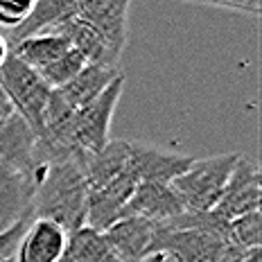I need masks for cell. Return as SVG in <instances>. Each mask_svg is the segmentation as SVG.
<instances>
[{
  "label": "cell",
  "instance_id": "44dd1931",
  "mask_svg": "<svg viewBox=\"0 0 262 262\" xmlns=\"http://www.w3.org/2000/svg\"><path fill=\"white\" fill-rule=\"evenodd\" d=\"M32 0H0V27L16 30L32 12Z\"/></svg>",
  "mask_w": 262,
  "mask_h": 262
},
{
  "label": "cell",
  "instance_id": "4fadbf2b",
  "mask_svg": "<svg viewBox=\"0 0 262 262\" xmlns=\"http://www.w3.org/2000/svg\"><path fill=\"white\" fill-rule=\"evenodd\" d=\"M181 212H185V208L170 185L138 183L134 194H131V199L124 206L120 220L122 217H143L147 222L165 224L174 220V217H179Z\"/></svg>",
  "mask_w": 262,
  "mask_h": 262
},
{
  "label": "cell",
  "instance_id": "d6986e66",
  "mask_svg": "<svg viewBox=\"0 0 262 262\" xmlns=\"http://www.w3.org/2000/svg\"><path fill=\"white\" fill-rule=\"evenodd\" d=\"M228 244L237 247L239 251L260 249L262 244V215L260 212H249L237 220L228 222Z\"/></svg>",
  "mask_w": 262,
  "mask_h": 262
},
{
  "label": "cell",
  "instance_id": "603a6c76",
  "mask_svg": "<svg viewBox=\"0 0 262 262\" xmlns=\"http://www.w3.org/2000/svg\"><path fill=\"white\" fill-rule=\"evenodd\" d=\"M206 7H217V9H231V12H242V14H251L258 18L262 12L260 0H249V3H212V0H206Z\"/></svg>",
  "mask_w": 262,
  "mask_h": 262
},
{
  "label": "cell",
  "instance_id": "7a4b0ae2",
  "mask_svg": "<svg viewBox=\"0 0 262 262\" xmlns=\"http://www.w3.org/2000/svg\"><path fill=\"white\" fill-rule=\"evenodd\" d=\"M237 158L239 154L235 151L194 158L192 165L170 183L183 208L190 212H210L215 208Z\"/></svg>",
  "mask_w": 262,
  "mask_h": 262
},
{
  "label": "cell",
  "instance_id": "7c38bea8",
  "mask_svg": "<svg viewBox=\"0 0 262 262\" xmlns=\"http://www.w3.org/2000/svg\"><path fill=\"white\" fill-rule=\"evenodd\" d=\"M68 233L48 220H32L14 251L12 262H61Z\"/></svg>",
  "mask_w": 262,
  "mask_h": 262
},
{
  "label": "cell",
  "instance_id": "e0dca14e",
  "mask_svg": "<svg viewBox=\"0 0 262 262\" xmlns=\"http://www.w3.org/2000/svg\"><path fill=\"white\" fill-rule=\"evenodd\" d=\"M70 48L73 46L68 43V39H63L59 34H36L12 46L9 52L16 59H20L25 66H30L32 70L41 73L43 68H48L50 63L57 61L59 57H63Z\"/></svg>",
  "mask_w": 262,
  "mask_h": 262
},
{
  "label": "cell",
  "instance_id": "277c9868",
  "mask_svg": "<svg viewBox=\"0 0 262 262\" xmlns=\"http://www.w3.org/2000/svg\"><path fill=\"white\" fill-rule=\"evenodd\" d=\"M124 89V75H120L102 91L100 97L91 104L81 106L75 113V145L84 154H97L108 145L111 136L113 113L118 108V102L122 97Z\"/></svg>",
  "mask_w": 262,
  "mask_h": 262
},
{
  "label": "cell",
  "instance_id": "2e32d148",
  "mask_svg": "<svg viewBox=\"0 0 262 262\" xmlns=\"http://www.w3.org/2000/svg\"><path fill=\"white\" fill-rule=\"evenodd\" d=\"M75 9V0H39L32 5L30 16L20 23L16 30L9 32V36L5 39L7 48L16 46V43L30 39L36 34H48L59 20H63L66 16Z\"/></svg>",
  "mask_w": 262,
  "mask_h": 262
},
{
  "label": "cell",
  "instance_id": "8fae6325",
  "mask_svg": "<svg viewBox=\"0 0 262 262\" xmlns=\"http://www.w3.org/2000/svg\"><path fill=\"white\" fill-rule=\"evenodd\" d=\"M136 185L138 183L134 181V177L129 172H124L122 177L113 179L111 183L89 190V196H86V226L95 228L100 233L111 228L120 220Z\"/></svg>",
  "mask_w": 262,
  "mask_h": 262
},
{
  "label": "cell",
  "instance_id": "ac0fdd59",
  "mask_svg": "<svg viewBox=\"0 0 262 262\" xmlns=\"http://www.w3.org/2000/svg\"><path fill=\"white\" fill-rule=\"evenodd\" d=\"M61 262H120L108 247L104 233L91 226L73 231L66 239V251Z\"/></svg>",
  "mask_w": 262,
  "mask_h": 262
},
{
  "label": "cell",
  "instance_id": "3957f363",
  "mask_svg": "<svg viewBox=\"0 0 262 262\" xmlns=\"http://www.w3.org/2000/svg\"><path fill=\"white\" fill-rule=\"evenodd\" d=\"M0 91L12 111L34 131V136H39L43 129V111L52 95V89L41 75L9 52L0 68Z\"/></svg>",
  "mask_w": 262,
  "mask_h": 262
},
{
  "label": "cell",
  "instance_id": "7402d4cb",
  "mask_svg": "<svg viewBox=\"0 0 262 262\" xmlns=\"http://www.w3.org/2000/svg\"><path fill=\"white\" fill-rule=\"evenodd\" d=\"M30 222H23V224H16L14 228H9V231L0 233V262H7L14 258V251L18 247V239L23 237L25 228Z\"/></svg>",
  "mask_w": 262,
  "mask_h": 262
},
{
  "label": "cell",
  "instance_id": "d4e9b609",
  "mask_svg": "<svg viewBox=\"0 0 262 262\" xmlns=\"http://www.w3.org/2000/svg\"><path fill=\"white\" fill-rule=\"evenodd\" d=\"M7 54H9V48H7V43H5V36L0 34V68H3V63H5V59H7Z\"/></svg>",
  "mask_w": 262,
  "mask_h": 262
},
{
  "label": "cell",
  "instance_id": "ffe728a7",
  "mask_svg": "<svg viewBox=\"0 0 262 262\" xmlns=\"http://www.w3.org/2000/svg\"><path fill=\"white\" fill-rule=\"evenodd\" d=\"M84 66H86L84 57H81L75 48H70L63 57H59L54 63H50L48 68H43L39 75L52 91H57V89H61V86L68 84V81L73 79Z\"/></svg>",
  "mask_w": 262,
  "mask_h": 262
},
{
  "label": "cell",
  "instance_id": "4316f807",
  "mask_svg": "<svg viewBox=\"0 0 262 262\" xmlns=\"http://www.w3.org/2000/svg\"><path fill=\"white\" fill-rule=\"evenodd\" d=\"M7 262H12V260H7Z\"/></svg>",
  "mask_w": 262,
  "mask_h": 262
},
{
  "label": "cell",
  "instance_id": "9a60e30c",
  "mask_svg": "<svg viewBox=\"0 0 262 262\" xmlns=\"http://www.w3.org/2000/svg\"><path fill=\"white\" fill-rule=\"evenodd\" d=\"M129 158V140H108V145L97 154L84 156V177L89 190L102 188L113 179L127 172Z\"/></svg>",
  "mask_w": 262,
  "mask_h": 262
},
{
  "label": "cell",
  "instance_id": "5b68a950",
  "mask_svg": "<svg viewBox=\"0 0 262 262\" xmlns=\"http://www.w3.org/2000/svg\"><path fill=\"white\" fill-rule=\"evenodd\" d=\"M226 237L208 231H174L158 224L154 253L165 262H220L226 251Z\"/></svg>",
  "mask_w": 262,
  "mask_h": 262
},
{
  "label": "cell",
  "instance_id": "52a82bcc",
  "mask_svg": "<svg viewBox=\"0 0 262 262\" xmlns=\"http://www.w3.org/2000/svg\"><path fill=\"white\" fill-rule=\"evenodd\" d=\"M194 158L179 154L172 149H163L154 143L134 140L129 143L127 172L134 177L136 183H163L170 185L177 177L192 165Z\"/></svg>",
  "mask_w": 262,
  "mask_h": 262
},
{
  "label": "cell",
  "instance_id": "30bf717a",
  "mask_svg": "<svg viewBox=\"0 0 262 262\" xmlns=\"http://www.w3.org/2000/svg\"><path fill=\"white\" fill-rule=\"evenodd\" d=\"M158 224L143 217H122L104 231L113 255L120 262H145L154 253Z\"/></svg>",
  "mask_w": 262,
  "mask_h": 262
},
{
  "label": "cell",
  "instance_id": "8992f818",
  "mask_svg": "<svg viewBox=\"0 0 262 262\" xmlns=\"http://www.w3.org/2000/svg\"><path fill=\"white\" fill-rule=\"evenodd\" d=\"M262 177L260 167L253 158H247L239 154L235 167H233L231 177L226 181V188L222 192V199L217 201V206L210 212L215 217H220L222 222L237 220L249 212H260L262 204Z\"/></svg>",
  "mask_w": 262,
  "mask_h": 262
},
{
  "label": "cell",
  "instance_id": "9c48e42d",
  "mask_svg": "<svg viewBox=\"0 0 262 262\" xmlns=\"http://www.w3.org/2000/svg\"><path fill=\"white\" fill-rule=\"evenodd\" d=\"M36 179L16 167L0 165V233L14 228L16 224L32 222V199Z\"/></svg>",
  "mask_w": 262,
  "mask_h": 262
},
{
  "label": "cell",
  "instance_id": "5bb4252c",
  "mask_svg": "<svg viewBox=\"0 0 262 262\" xmlns=\"http://www.w3.org/2000/svg\"><path fill=\"white\" fill-rule=\"evenodd\" d=\"M120 75H122L120 68H106V66L86 63L68 84L61 86V89H57V93L75 108V111H79L81 106L91 104L95 97H100L102 91H104L116 77H120Z\"/></svg>",
  "mask_w": 262,
  "mask_h": 262
},
{
  "label": "cell",
  "instance_id": "ba28073f",
  "mask_svg": "<svg viewBox=\"0 0 262 262\" xmlns=\"http://www.w3.org/2000/svg\"><path fill=\"white\" fill-rule=\"evenodd\" d=\"M129 12V0H77L75 9V14L86 20L118 57H122V50L127 46Z\"/></svg>",
  "mask_w": 262,
  "mask_h": 262
},
{
  "label": "cell",
  "instance_id": "6da1fadb",
  "mask_svg": "<svg viewBox=\"0 0 262 262\" xmlns=\"http://www.w3.org/2000/svg\"><path fill=\"white\" fill-rule=\"evenodd\" d=\"M84 156L48 165L34 190L32 220H48L63 228L68 235L86 226L89 185L84 177Z\"/></svg>",
  "mask_w": 262,
  "mask_h": 262
},
{
  "label": "cell",
  "instance_id": "cb8c5ba5",
  "mask_svg": "<svg viewBox=\"0 0 262 262\" xmlns=\"http://www.w3.org/2000/svg\"><path fill=\"white\" fill-rule=\"evenodd\" d=\"M242 262H262V249H249L242 253Z\"/></svg>",
  "mask_w": 262,
  "mask_h": 262
},
{
  "label": "cell",
  "instance_id": "484cf974",
  "mask_svg": "<svg viewBox=\"0 0 262 262\" xmlns=\"http://www.w3.org/2000/svg\"><path fill=\"white\" fill-rule=\"evenodd\" d=\"M9 113H14V111H12V106H9V102L5 100V97H0V120L7 118Z\"/></svg>",
  "mask_w": 262,
  "mask_h": 262
}]
</instances>
